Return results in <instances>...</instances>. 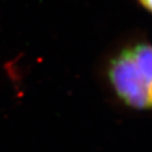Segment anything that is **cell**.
<instances>
[{
	"label": "cell",
	"instance_id": "2",
	"mask_svg": "<svg viewBox=\"0 0 152 152\" xmlns=\"http://www.w3.org/2000/svg\"><path fill=\"white\" fill-rule=\"evenodd\" d=\"M140 2L147 11L152 13V0H140Z\"/></svg>",
	"mask_w": 152,
	"mask_h": 152
},
{
	"label": "cell",
	"instance_id": "1",
	"mask_svg": "<svg viewBox=\"0 0 152 152\" xmlns=\"http://www.w3.org/2000/svg\"><path fill=\"white\" fill-rule=\"evenodd\" d=\"M111 88L128 107L152 110V45L131 43L111 58L107 69Z\"/></svg>",
	"mask_w": 152,
	"mask_h": 152
}]
</instances>
